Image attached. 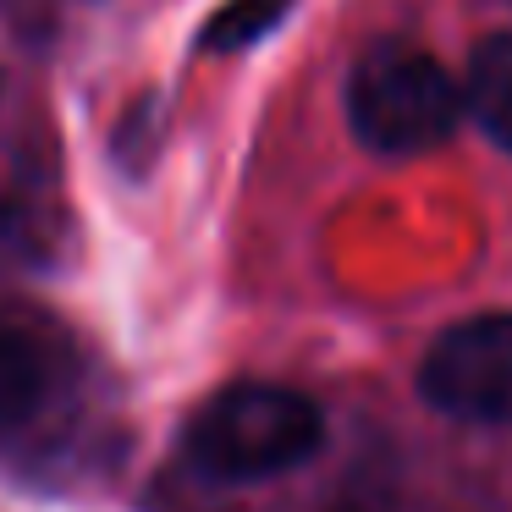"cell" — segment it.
<instances>
[{
  "label": "cell",
  "instance_id": "1",
  "mask_svg": "<svg viewBox=\"0 0 512 512\" xmlns=\"http://www.w3.org/2000/svg\"><path fill=\"white\" fill-rule=\"evenodd\" d=\"M325 441L314 397L276 380H237L204 397L182 430V463L210 485H259L303 468Z\"/></svg>",
  "mask_w": 512,
  "mask_h": 512
},
{
  "label": "cell",
  "instance_id": "5",
  "mask_svg": "<svg viewBox=\"0 0 512 512\" xmlns=\"http://www.w3.org/2000/svg\"><path fill=\"white\" fill-rule=\"evenodd\" d=\"M463 105H468L479 133H485L501 155H512V34H485L468 50Z\"/></svg>",
  "mask_w": 512,
  "mask_h": 512
},
{
  "label": "cell",
  "instance_id": "6",
  "mask_svg": "<svg viewBox=\"0 0 512 512\" xmlns=\"http://www.w3.org/2000/svg\"><path fill=\"white\" fill-rule=\"evenodd\" d=\"M287 12H292V0H226L221 12L204 23L199 50H210V56H232V50H248V45H259L265 34H276Z\"/></svg>",
  "mask_w": 512,
  "mask_h": 512
},
{
  "label": "cell",
  "instance_id": "4",
  "mask_svg": "<svg viewBox=\"0 0 512 512\" xmlns=\"http://www.w3.org/2000/svg\"><path fill=\"white\" fill-rule=\"evenodd\" d=\"M56 380H61L56 342L39 325L0 314V435L28 430L45 413Z\"/></svg>",
  "mask_w": 512,
  "mask_h": 512
},
{
  "label": "cell",
  "instance_id": "2",
  "mask_svg": "<svg viewBox=\"0 0 512 512\" xmlns=\"http://www.w3.org/2000/svg\"><path fill=\"white\" fill-rule=\"evenodd\" d=\"M347 127L369 155L408 160L446 144L463 122V83L413 39H380L347 72Z\"/></svg>",
  "mask_w": 512,
  "mask_h": 512
},
{
  "label": "cell",
  "instance_id": "3",
  "mask_svg": "<svg viewBox=\"0 0 512 512\" xmlns=\"http://www.w3.org/2000/svg\"><path fill=\"white\" fill-rule=\"evenodd\" d=\"M419 397L463 424L512 419V314L485 309L446 325L419 358Z\"/></svg>",
  "mask_w": 512,
  "mask_h": 512
}]
</instances>
